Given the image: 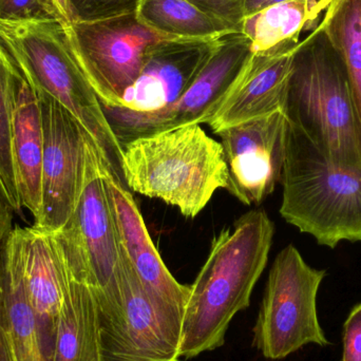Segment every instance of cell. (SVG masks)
Here are the masks:
<instances>
[{
    "instance_id": "1",
    "label": "cell",
    "mask_w": 361,
    "mask_h": 361,
    "mask_svg": "<svg viewBox=\"0 0 361 361\" xmlns=\"http://www.w3.org/2000/svg\"><path fill=\"white\" fill-rule=\"evenodd\" d=\"M275 225L254 209L212 240L205 264L190 286L183 318L180 357H197L224 345L235 314L250 296L269 260Z\"/></svg>"
},
{
    "instance_id": "2",
    "label": "cell",
    "mask_w": 361,
    "mask_h": 361,
    "mask_svg": "<svg viewBox=\"0 0 361 361\" xmlns=\"http://www.w3.org/2000/svg\"><path fill=\"white\" fill-rule=\"evenodd\" d=\"M286 114L329 160L361 171V120L347 70L322 25L293 56Z\"/></svg>"
},
{
    "instance_id": "3",
    "label": "cell",
    "mask_w": 361,
    "mask_h": 361,
    "mask_svg": "<svg viewBox=\"0 0 361 361\" xmlns=\"http://www.w3.org/2000/svg\"><path fill=\"white\" fill-rule=\"evenodd\" d=\"M0 42L36 92L56 99L92 137L116 183L129 190L123 148L101 102L72 51L65 23L50 20H0Z\"/></svg>"
},
{
    "instance_id": "4",
    "label": "cell",
    "mask_w": 361,
    "mask_h": 361,
    "mask_svg": "<svg viewBox=\"0 0 361 361\" xmlns=\"http://www.w3.org/2000/svg\"><path fill=\"white\" fill-rule=\"evenodd\" d=\"M129 191L162 200L195 218L218 189L227 188L222 145L199 124L137 137L123 146Z\"/></svg>"
},
{
    "instance_id": "5",
    "label": "cell",
    "mask_w": 361,
    "mask_h": 361,
    "mask_svg": "<svg viewBox=\"0 0 361 361\" xmlns=\"http://www.w3.org/2000/svg\"><path fill=\"white\" fill-rule=\"evenodd\" d=\"M281 184L286 222L328 247L361 241V171L335 164L290 124Z\"/></svg>"
},
{
    "instance_id": "6",
    "label": "cell",
    "mask_w": 361,
    "mask_h": 361,
    "mask_svg": "<svg viewBox=\"0 0 361 361\" xmlns=\"http://www.w3.org/2000/svg\"><path fill=\"white\" fill-rule=\"evenodd\" d=\"M120 278L92 290L101 361H180L182 318L146 293L120 241Z\"/></svg>"
},
{
    "instance_id": "7",
    "label": "cell",
    "mask_w": 361,
    "mask_h": 361,
    "mask_svg": "<svg viewBox=\"0 0 361 361\" xmlns=\"http://www.w3.org/2000/svg\"><path fill=\"white\" fill-rule=\"evenodd\" d=\"M326 271L310 267L294 245L276 257L254 328V345L267 360H283L305 345L326 347L317 294Z\"/></svg>"
},
{
    "instance_id": "8",
    "label": "cell",
    "mask_w": 361,
    "mask_h": 361,
    "mask_svg": "<svg viewBox=\"0 0 361 361\" xmlns=\"http://www.w3.org/2000/svg\"><path fill=\"white\" fill-rule=\"evenodd\" d=\"M254 56L244 34L231 33L216 42L212 54L179 99L154 111H133L103 106L121 146L137 137L193 124H207L235 86Z\"/></svg>"
},
{
    "instance_id": "9",
    "label": "cell",
    "mask_w": 361,
    "mask_h": 361,
    "mask_svg": "<svg viewBox=\"0 0 361 361\" xmlns=\"http://www.w3.org/2000/svg\"><path fill=\"white\" fill-rule=\"evenodd\" d=\"M78 65L102 106L121 107L141 74L146 53L173 39L144 25L137 12L66 25Z\"/></svg>"
},
{
    "instance_id": "10",
    "label": "cell",
    "mask_w": 361,
    "mask_h": 361,
    "mask_svg": "<svg viewBox=\"0 0 361 361\" xmlns=\"http://www.w3.org/2000/svg\"><path fill=\"white\" fill-rule=\"evenodd\" d=\"M42 114V204L33 226L61 231L78 207L89 162L97 149L78 118L50 95L36 92Z\"/></svg>"
},
{
    "instance_id": "11",
    "label": "cell",
    "mask_w": 361,
    "mask_h": 361,
    "mask_svg": "<svg viewBox=\"0 0 361 361\" xmlns=\"http://www.w3.org/2000/svg\"><path fill=\"white\" fill-rule=\"evenodd\" d=\"M286 112L254 118L216 133L228 171L227 190L245 205H259L281 182L288 146Z\"/></svg>"
},
{
    "instance_id": "12",
    "label": "cell",
    "mask_w": 361,
    "mask_h": 361,
    "mask_svg": "<svg viewBox=\"0 0 361 361\" xmlns=\"http://www.w3.org/2000/svg\"><path fill=\"white\" fill-rule=\"evenodd\" d=\"M6 246L35 311L44 361H52L59 314L71 281L61 246L54 233L35 226L13 227Z\"/></svg>"
},
{
    "instance_id": "13",
    "label": "cell",
    "mask_w": 361,
    "mask_h": 361,
    "mask_svg": "<svg viewBox=\"0 0 361 361\" xmlns=\"http://www.w3.org/2000/svg\"><path fill=\"white\" fill-rule=\"evenodd\" d=\"M105 179L118 238L144 290L157 305L183 319L190 286L178 282L167 269L130 191L108 171Z\"/></svg>"
},
{
    "instance_id": "14",
    "label": "cell",
    "mask_w": 361,
    "mask_h": 361,
    "mask_svg": "<svg viewBox=\"0 0 361 361\" xmlns=\"http://www.w3.org/2000/svg\"><path fill=\"white\" fill-rule=\"evenodd\" d=\"M216 42L173 38L150 47L141 74L121 107L154 111L173 103L197 78Z\"/></svg>"
},
{
    "instance_id": "15",
    "label": "cell",
    "mask_w": 361,
    "mask_h": 361,
    "mask_svg": "<svg viewBox=\"0 0 361 361\" xmlns=\"http://www.w3.org/2000/svg\"><path fill=\"white\" fill-rule=\"evenodd\" d=\"M297 44L254 54L239 82L207 123L214 133L277 111L286 112Z\"/></svg>"
},
{
    "instance_id": "16",
    "label": "cell",
    "mask_w": 361,
    "mask_h": 361,
    "mask_svg": "<svg viewBox=\"0 0 361 361\" xmlns=\"http://www.w3.org/2000/svg\"><path fill=\"white\" fill-rule=\"evenodd\" d=\"M11 146L21 207L37 218L42 204L44 158L42 114L35 91L16 65L12 88Z\"/></svg>"
},
{
    "instance_id": "17",
    "label": "cell",
    "mask_w": 361,
    "mask_h": 361,
    "mask_svg": "<svg viewBox=\"0 0 361 361\" xmlns=\"http://www.w3.org/2000/svg\"><path fill=\"white\" fill-rule=\"evenodd\" d=\"M334 0H290L244 18L241 33L252 42L254 54L271 52L300 42L305 30L317 27L322 12Z\"/></svg>"
},
{
    "instance_id": "18",
    "label": "cell",
    "mask_w": 361,
    "mask_h": 361,
    "mask_svg": "<svg viewBox=\"0 0 361 361\" xmlns=\"http://www.w3.org/2000/svg\"><path fill=\"white\" fill-rule=\"evenodd\" d=\"M52 361H101L92 290L72 276L59 314Z\"/></svg>"
},
{
    "instance_id": "19",
    "label": "cell",
    "mask_w": 361,
    "mask_h": 361,
    "mask_svg": "<svg viewBox=\"0 0 361 361\" xmlns=\"http://www.w3.org/2000/svg\"><path fill=\"white\" fill-rule=\"evenodd\" d=\"M0 305L17 361H44L35 311L6 241L0 248Z\"/></svg>"
},
{
    "instance_id": "20",
    "label": "cell",
    "mask_w": 361,
    "mask_h": 361,
    "mask_svg": "<svg viewBox=\"0 0 361 361\" xmlns=\"http://www.w3.org/2000/svg\"><path fill=\"white\" fill-rule=\"evenodd\" d=\"M137 16L150 29L183 39H219L239 32L187 0H141Z\"/></svg>"
},
{
    "instance_id": "21",
    "label": "cell",
    "mask_w": 361,
    "mask_h": 361,
    "mask_svg": "<svg viewBox=\"0 0 361 361\" xmlns=\"http://www.w3.org/2000/svg\"><path fill=\"white\" fill-rule=\"evenodd\" d=\"M319 23L345 65L361 120V0H334Z\"/></svg>"
},
{
    "instance_id": "22",
    "label": "cell",
    "mask_w": 361,
    "mask_h": 361,
    "mask_svg": "<svg viewBox=\"0 0 361 361\" xmlns=\"http://www.w3.org/2000/svg\"><path fill=\"white\" fill-rule=\"evenodd\" d=\"M14 73V61L0 42V178L15 210L19 212L21 204L17 190L11 146V109Z\"/></svg>"
},
{
    "instance_id": "23",
    "label": "cell",
    "mask_w": 361,
    "mask_h": 361,
    "mask_svg": "<svg viewBox=\"0 0 361 361\" xmlns=\"http://www.w3.org/2000/svg\"><path fill=\"white\" fill-rule=\"evenodd\" d=\"M141 0H67L70 20L89 23L137 12ZM70 23V25H71Z\"/></svg>"
},
{
    "instance_id": "24",
    "label": "cell",
    "mask_w": 361,
    "mask_h": 361,
    "mask_svg": "<svg viewBox=\"0 0 361 361\" xmlns=\"http://www.w3.org/2000/svg\"><path fill=\"white\" fill-rule=\"evenodd\" d=\"M50 19L61 21L66 25L56 0H0V20L27 21Z\"/></svg>"
},
{
    "instance_id": "25",
    "label": "cell",
    "mask_w": 361,
    "mask_h": 361,
    "mask_svg": "<svg viewBox=\"0 0 361 361\" xmlns=\"http://www.w3.org/2000/svg\"><path fill=\"white\" fill-rule=\"evenodd\" d=\"M205 12L219 17L241 32L243 23V0H187Z\"/></svg>"
},
{
    "instance_id": "26",
    "label": "cell",
    "mask_w": 361,
    "mask_h": 361,
    "mask_svg": "<svg viewBox=\"0 0 361 361\" xmlns=\"http://www.w3.org/2000/svg\"><path fill=\"white\" fill-rule=\"evenodd\" d=\"M343 361H361V303L354 307L343 326Z\"/></svg>"
},
{
    "instance_id": "27",
    "label": "cell",
    "mask_w": 361,
    "mask_h": 361,
    "mask_svg": "<svg viewBox=\"0 0 361 361\" xmlns=\"http://www.w3.org/2000/svg\"><path fill=\"white\" fill-rule=\"evenodd\" d=\"M15 210L6 186L0 178V248L12 231L13 216Z\"/></svg>"
},
{
    "instance_id": "28",
    "label": "cell",
    "mask_w": 361,
    "mask_h": 361,
    "mask_svg": "<svg viewBox=\"0 0 361 361\" xmlns=\"http://www.w3.org/2000/svg\"><path fill=\"white\" fill-rule=\"evenodd\" d=\"M0 361H17L1 305H0Z\"/></svg>"
},
{
    "instance_id": "29",
    "label": "cell",
    "mask_w": 361,
    "mask_h": 361,
    "mask_svg": "<svg viewBox=\"0 0 361 361\" xmlns=\"http://www.w3.org/2000/svg\"><path fill=\"white\" fill-rule=\"evenodd\" d=\"M286 1H290V0H243V17L246 18L252 16L255 13Z\"/></svg>"
},
{
    "instance_id": "30",
    "label": "cell",
    "mask_w": 361,
    "mask_h": 361,
    "mask_svg": "<svg viewBox=\"0 0 361 361\" xmlns=\"http://www.w3.org/2000/svg\"><path fill=\"white\" fill-rule=\"evenodd\" d=\"M57 6H59V11L65 19L66 25H69L71 23L70 20L69 10H68L67 0H56Z\"/></svg>"
}]
</instances>
